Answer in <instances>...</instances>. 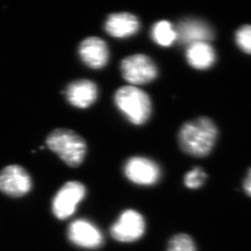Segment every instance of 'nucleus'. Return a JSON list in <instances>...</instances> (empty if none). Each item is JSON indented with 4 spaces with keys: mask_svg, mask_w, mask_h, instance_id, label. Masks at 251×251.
I'll return each mask as SVG.
<instances>
[{
    "mask_svg": "<svg viewBox=\"0 0 251 251\" xmlns=\"http://www.w3.org/2000/svg\"><path fill=\"white\" fill-rule=\"evenodd\" d=\"M104 28L114 38H129L139 30V20L134 15L128 12L113 13L109 15L106 20Z\"/></svg>",
    "mask_w": 251,
    "mask_h": 251,
    "instance_id": "nucleus-13",
    "label": "nucleus"
},
{
    "mask_svg": "<svg viewBox=\"0 0 251 251\" xmlns=\"http://www.w3.org/2000/svg\"><path fill=\"white\" fill-rule=\"evenodd\" d=\"M64 94L70 104L78 108H87L97 100L99 90L95 82L84 79L69 84Z\"/></svg>",
    "mask_w": 251,
    "mask_h": 251,
    "instance_id": "nucleus-12",
    "label": "nucleus"
},
{
    "mask_svg": "<svg viewBox=\"0 0 251 251\" xmlns=\"http://www.w3.org/2000/svg\"><path fill=\"white\" fill-rule=\"evenodd\" d=\"M167 251H197L195 242L189 235H176L168 243Z\"/></svg>",
    "mask_w": 251,
    "mask_h": 251,
    "instance_id": "nucleus-16",
    "label": "nucleus"
},
{
    "mask_svg": "<svg viewBox=\"0 0 251 251\" xmlns=\"http://www.w3.org/2000/svg\"><path fill=\"white\" fill-rule=\"evenodd\" d=\"M243 189L248 196L251 197V168L247 173V177L243 182Z\"/></svg>",
    "mask_w": 251,
    "mask_h": 251,
    "instance_id": "nucleus-19",
    "label": "nucleus"
},
{
    "mask_svg": "<svg viewBox=\"0 0 251 251\" xmlns=\"http://www.w3.org/2000/svg\"><path fill=\"white\" fill-rule=\"evenodd\" d=\"M48 148L69 166L76 168L85 159L87 147L85 140L71 129L57 128L47 138Z\"/></svg>",
    "mask_w": 251,
    "mask_h": 251,
    "instance_id": "nucleus-3",
    "label": "nucleus"
},
{
    "mask_svg": "<svg viewBox=\"0 0 251 251\" xmlns=\"http://www.w3.org/2000/svg\"><path fill=\"white\" fill-rule=\"evenodd\" d=\"M188 64L198 70H206L213 66L216 54L208 43H196L188 46L185 52Z\"/></svg>",
    "mask_w": 251,
    "mask_h": 251,
    "instance_id": "nucleus-14",
    "label": "nucleus"
},
{
    "mask_svg": "<svg viewBox=\"0 0 251 251\" xmlns=\"http://www.w3.org/2000/svg\"><path fill=\"white\" fill-rule=\"evenodd\" d=\"M124 173L131 182L142 186L156 184L161 176L159 165L151 159L145 157H132L126 162Z\"/></svg>",
    "mask_w": 251,
    "mask_h": 251,
    "instance_id": "nucleus-7",
    "label": "nucleus"
},
{
    "mask_svg": "<svg viewBox=\"0 0 251 251\" xmlns=\"http://www.w3.org/2000/svg\"><path fill=\"white\" fill-rule=\"evenodd\" d=\"M146 222L142 215L134 210H126L111 227L114 239L124 243L139 240L144 235Z\"/></svg>",
    "mask_w": 251,
    "mask_h": 251,
    "instance_id": "nucleus-6",
    "label": "nucleus"
},
{
    "mask_svg": "<svg viewBox=\"0 0 251 251\" xmlns=\"http://www.w3.org/2000/svg\"><path fill=\"white\" fill-rule=\"evenodd\" d=\"M235 41L243 52L251 55V25H246L238 28L235 33Z\"/></svg>",
    "mask_w": 251,
    "mask_h": 251,
    "instance_id": "nucleus-17",
    "label": "nucleus"
},
{
    "mask_svg": "<svg viewBox=\"0 0 251 251\" xmlns=\"http://www.w3.org/2000/svg\"><path fill=\"white\" fill-rule=\"evenodd\" d=\"M151 35L154 43L160 47L168 48L177 39L175 27L168 21H159L153 25Z\"/></svg>",
    "mask_w": 251,
    "mask_h": 251,
    "instance_id": "nucleus-15",
    "label": "nucleus"
},
{
    "mask_svg": "<svg viewBox=\"0 0 251 251\" xmlns=\"http://www.w3.org/2000/svg\"><path fill=\"white\" fill-rule=\"evenodd\" d=\"M206 179V174L201 168H195L186 173L184 178V183L185 186L191 189L196 190L203 185Z\"/></svg>",
    "mask_w": 251,
    "mask_h": 251,
    "instance_id": "nucleus-18",
    "label": "nucleus"
},
{
    "mask_svg": "<svg viewBox=\"0 0 251 251\" xmlns=\"http://www.w3.org/2000/svg\"><path fill=\"white\" fill-rule=\"evenodd\" d=\"M68 236L74 244L85 249H98L103 244L101 231L86 220H76L72 222Z\"/></svg>",
    "mask_w": 251,
    "mask_h": 251,
    "instance_id": "nucleus-9",
    "label": "nucleus"
},
{
    "mask_svg": "<svg viewBox=\"0 0 251 251\" xmlns=\"http://www.w3.org/2000/svg\"><path fill=\"white\" fill-rule=\"evenodd\" d=\"M32 180L26 170L19 165H9L0 173V190L8 196L18 198L30 191Z\"/></svg>",
    "mask_w": 251,
    "mask_h": 251,
    "instance_id": "nucleus-8",
    "label": "nucleus"
},
{
    "mask_svg": "<svg viewBox=\"0 0 251 251\" xmlns=\"http://www.w3.org/2000/svg\"><path fill=\"white\" fill-rule=\"evenodd\" d=\"M177 39L181 44L190 46L196 43H207L214 38V30L206 22L188 18L179 22L176 27Z\"/></svg>",
    "mask_w": 251,
    "mask_h": 251,
    "instance_id": "nucleus-10",
    "label": "nucleus"
},
{
    "mask_svg": "<svg viewBox=\"0 0 251 251\" xmlns=\"http://www.w3.org/2000/svg\"><path fill=\"white\" fill-rule=\"evenodd\" d=\"M85 187L78 181H69L57 192L52 201V211L56 218L65 220L76 211L85 196Z\"/></svg>",
    "mask_w": 251,
    "mask_h": 251,
    "instance_id": "nucleus-5",
    "label": "nucleus"
},
{
    "mask_svg": "<svg viewBox=\"0 0 251 251\" xmlns=\"http://www.w3.org/2000/svg\"><path fill=\"white\" fill-rule=\"evenodd\" d=\"M115 104L130 123L142 126L149 120L152 103L149 95L139 88L126 85L116 90Z\"/></svg>",
    "mask_w": 251,
    "mask_h": 251,
    "instance_id": "nucleus-2",
    "label": "nucleus"
},
{
    "mask_svg": "<svg viewBox=\"0 0 251 251\" xmlns=\"http://www.w3.org/2000/svg\"><path fill=\"white\" fill-rule=\"evenodd\" d=\"M121 70L124 79L133 86L150 83L158 75L156 64L149 56L142 54L125 58L121 62Z\"/></svg>",
    "mask_w": 251,
    "mask_h": 251,
    "instance_id": "nucleus-4",
    "label": "nucleus"
},
{
    "mask_svg": "<svg viewBox=\"0 0 251 251\" xmlns=\"http://www.w3.org/2000/svg\"><path fill=\"white\" fill-rule=\"evenodd\" d=\"M78 53L84 64L93 69H102L109 60L107 43L98 37L84 39L79 45Z\"/></svg>",
    "mask_w": 251,
    "mask_h": 251,
    "instance_id": "nucleus-11",
    "label": "nucleus"
},
{
    "mask_svg": "<svg viewBox=\"0 0 251 251\" xmlns=\"http://www.w3.org/2000/svg\"><path fill=\"white\" fill-rule=\"evenodd\" d=\"M218 129L211 119L200 117L183 125L178 140L183 151L191 156L208 155L216 144Z\"/></svg>",
    "mask_w": 251,
    "mask_h": 251,
    "instance_id": "nucleus-1",
    "label": "nucleus"
}]
</instances>
